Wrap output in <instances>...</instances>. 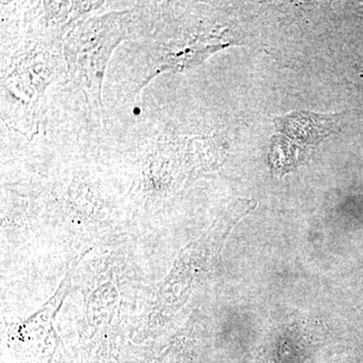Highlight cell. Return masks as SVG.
Listing matches in <instances>:
<instances>
[{
  "instance_id": "obj_1",
  "label": "cell",
  "mask_w": 363,
  "mask_h": 363,
  "mask_svg": "<svg viewBox=\"0 0 363 363\" xmlns=\"http://www.w3.org/2000/svg\"><path fill=\"white\" fill-rule=\"evenodd\" d=\"M125 16L113 13L92 18L72 30L66 40L69 74L98 118L102 116V79L112 51L125 35Z\"/></svg>"
}]
</instances>
